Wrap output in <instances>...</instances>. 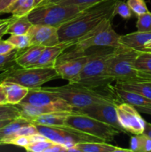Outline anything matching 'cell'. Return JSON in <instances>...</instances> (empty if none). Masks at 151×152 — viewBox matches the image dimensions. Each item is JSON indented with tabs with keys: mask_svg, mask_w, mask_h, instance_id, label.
Instances as JSON below:
<instances>
[{
	"mask_svg": "<svg viewBox=\"0 0 151 152\" xmlns=\"http://www.w3.org/2000/svg\"><path fill=\"white\" fill-rule=\"evenodd\" d=\"M30 39L31 45L44 47L54 46L60 44L58 28L50 25H33L27 33Z\"/></svg>",
	"mask_w": 151,
	"mask_h": 152,
	"instance_id": "obj_13",
	"label": "cell"
},
{
	"mask_svg": "<svg viewBox=\"0 0 151 152\" xmlns=\"http://www.w3.org/2000/svg\"><path fill=\"white\" fill-rule=\"evenodd\" d=\"M115 105L116 104L113 103L95 104L82 108L75 109V111L79 114H84L107 124L110 125L118 129L120 132L125 133L117 118Z\"/></svg>",
	"mask_w": 151,
	"mask_h": 152,
	"instance_id": "obj_11",
	"label": "cell"
},
{
	"mask_svg": "<svg viewBox=\"0 0 151 152\" xmlns=\"http://www.w3.org/2000/svg\"><path fill=\"white\" fill-rule=\"evenodd\" d=\"M32 25V22L29 20L28 16L21 17H15L12 16V20L7 29V34L10 35L27 34Z\"/></svg>",
	"mask_w": 151,
	"mask_h": 152,
	"instance_id": "obj_25",
	"label": "cell"
},
{
	"mask_svg": "<svg viewBox=\"0 0 151 152\" xmlns=\"http://www.w3.org/2000/svg\"><path fill=\"white\" fill-rule=\"evenodd\" d=\"M22 50L15 49L7 54H0V71H4L16 65V57Z\"/></svg>",
	"mask_w": 151,
	"mask_h": 152,
	"instance_id": "obj_30",
	"label": "cell"
},
{
	"mask_svg": "<svg viewBox=\"0 0 151 152\" xmlns=\"http://www.w3.org/2000/svg\"><path fill=\"white\" fill-rule=\"evenodd\" d=\"M133 11L127 4V1L124 0H116L115 3L113 10V16L115 17L116 15L121 16L124 19H130L133 16Z\"/></svg>",
	"mask_w": 151,
	"mask_h": 152,
	"instance_id": "obj_31",
	"label": "cell"
},
{
	"mask_svg": "<svg viewBox=\"0 0 151 152\" xmlns=\"http://www.w3.org/2000/svg\"><path fill=\"white\" fill-rule=\"evenodd\" d=\"M43 1H44V0H35V7L39 5V4H41Z\"/></svg>",
	"mask_w": 151,
	"mask_h": 152,
	"instance_id": "obj_48",
	"label": "cell"
},
{
	"mask_svg": "<svg viewBox=\"0 0 151 152\" xmlns=\"http://www.w3.org/2000/svg\"><path fill=\"white\" fill-rule=\"evenodd\" d=\"M16 1V0H0V14L4 13V10Z\"/></svg>",
	"mask_w": 151,
	"mask_h": 152,
	"instance_id": "obj_41",
	"label": "cell"
},
{
	"mask_svg": "<svg viewBox=\"0 0 151 152\" xmlns=\"http://www.w3.org/2000/svg\"><path fill=\"white\" fill-rule=\"evenodd\" d=\"M151 39V31H136L130 34L121 35L120 43L124 48L136 50H146L144 46Z\"/></svg>",
	"mask_w": 151,
	"mask_h": 152,
	"instance_id": "obj_18",
	"label": "cell"
},
{
	"mask_svg": "<svg viewBox=\"0 0 151 152\" xmlns=\"http://www.w3.org/2000/svg\"><path fill=\"white\" fill-rule=\"evenodd\" d=\"M90 53H85L73 57L57 59L54 68L60 78L73 83L78 77L86 62L90 58Z\"/></svg>",
	"mask_w": 151,
	"mask_h": 152,
	"instance_id": "obj_12",
	"label": "cell"
},
{
	"mask_svg": "<svg viewBox=\"0 0 151 152\" xmlns=\"http://www.w3.org/2000/svg\"><path fill=\"white\" fill-rule=\"evenodd\" d=\"M59 78L54 67L22 68L16 64L0 74V83L10 82L30 89L41 87L44 83Z\"/></svg>",
	"mask_w": 151,
	"mask_h": 152,
	"instance_id": "obj_6",
	"label": "cell"
},
{
	"mask_svg": "<svg viewBox=\"0 0 151 152\" xmlns=\"http://www.w3.org/2000/svg\"><path fill=\"white\" fill-rule=\"evenodd\" d=\"M30 143H31L29 136H19L10 140L8 142V145H13L16 146L25 148Z\"/></svg>",
	"mask_w": 151,
	"mask_h": 152,
	"instance_id": "obj_37",
	"label": "cell"
},
{
	"mask_svg": "<svg viewBox=\"0 0 151 152\" xmlns=\"http://www.w3.org/2000/svg\"><path fill=\"white\" fill-rule=\"evenodd\" d=\"M59 99H61L50 92L44 90L42 87H38L29 89L28 93L27 94L26 96L22 99L21 103L28 104L33 106H41V105L53 103Z\"/></svg>",
	"mask_w": 151,
	"mask_h": 152,
	"instance_id": "obj_15",
	"label": "cell"
},
{
	"mask_svg": "<svg viewBox=\"0 0 151 152\" xmlns=\"http://www.w3.org/2000/svg\"><path fill=\"white\" fill-rule=\"evenodd\" d=\"M130 149L134 152L151 151V139L144 134L133 135L130 138Z\"/></svg>",
	"mask_w": 151,
	"mask_h": 152,
	"instance_id": "obj_27",
	"label": "cell"
},
{
	"mask_svg": "<svg viewBox=\"0 0 151 152\" xmlns=\"http://www.w3.org/2000/svg\"><path fill=\"white\" fill-rule=\"evenodd\" d=\"M113 50V48H100L90 53L88 61L73 83L96 89L106 88L111 85L114 81L108 74V65Z\"/></svg>",
	"mask_w": 151,
	"mask_h": 152,
	"instance_id": "obj_4",
	"label": "cell"
},
{
	"mask_svg": "<svg viewBox=\"0 0 151 152\" xmlns=\"http://www.w3.org/2000/svg\"><path fill=\"white\" fill-rule=\"evenodd\" d=\"M143 134H146L147 136H148L151 139V123H147V122H146L144 131Z\"/></svg>",
	"mask_w": 151,
	"mask_h": 152,
	"instance_id": "obj_44",
	"label": "cell"
},
{
	"mask_svg": "<svg viewBox=\"0 0 151 152\" xmlns=\"http://www.w3.org/2000/svg\"><path fill=\"white\" fill-rule=\"evenodd\" d=\"M12 20V16L8 19H5L3 22L0 23V39L4 37L5 34H7V29Z\"/></svg>",
	"mask_w": 151,
	"mask_h": 152,
	"instance_id": "obj_39",
	"label": "cell"
},
{
	"mask_svg": "<svg viewBox=\"0 0 151 152\" xmlns=\"http://www.w3.org/2000/svg\"><path fill=\"white\" fill-rule=\"evenodd\" d=\"M135 66L139 71L151 77V50L139 51L136 59Z\"/></svg>",
	"mask_w": 151,
	"mask_h": 152,
	"instance_id": "obj_28",
	"label": "cell"
},
{
	"mask_svg": "<svg viewBox=\"0 0 151 152\" xmlns=\"http://www.w3.org/2000/svg\"><path fill=\"white\" fill-rule=\"evenodd\" d=\"M35 7V0H16L3 13H11L15 17L28 16Z\"/></svg>",
	"mask_w": 151,
	"mask_h": 152,
	"instance_id": "obj_23",
	"label": "cell"
},
{
	"mask_svg": "<svg viewBox=\"0 0 151 152\" xmlns=\"http://www.w3.org/2000/svg\"><path fill=\"white\" fill-rule=\"evenodd\" d=\"M144 48H145V50H151V39L150 40V41L148 42L147 43L146 45H145Z\"/></svg>",
	"mask_w": 151,
	"mask_h": 152,
	"instance_id": "obj_47",
	"label": "cell"
},
{
	"mask_svg": "<svg viewBox=\"0 0 151 152\" xmlns=\"http://www.w3.org/2000/svg\"><path fill=\"white\" fill-rule=\"evenodd\" d=\"M7 40L19 50H24L30 46V39L28 34H11Z\"/></svg>",
	"mask_w": 151,
	"mask_h": 152,
	"instance_id": "obj_32",
	"label": "cell"
},
{
	"mask_svg": "<svg viewBox=\"0 0 151 152\" xmlns=\"http://www.w3.org/2000/svg\"><path fill=\"white\" fill-rule=\"evenodd\" d=\"M116 0H107L88 7L58 28L60 43L73 45L78 39L97 26L104 19L114 18ZM71 45V46H72Z\"/></svg>",
	"mask_w": 151,
	"mask_h": 152,
	"instance_id": "obj_1",
	"label": "cell"
},
{
	"mask_svg": "<svg viewBox=\"0 0 151 152\" xmlns=\"http://www.w3.org/2000/svg\"><path fill=\"white\" fill-rule=\"evenodd\" d=\"M16 49L13 45L6 40L0 39V54H7Z\"/></svg>",
	"mask_w": 151,
	"mask_h": 152,
	"instance_id": "obj_38",
	"label": "cell"
},
{
	"mask_svg": "<svg viewBox=\"0 0 151 152\" xmlns=\"http://www.w3.org/2000/svg\"><path fill=\"white\" fill-rule=\"evenodd\" d=\"M72 45L68 43H60L57 45L45 47L36 63L33 67L50 68L54 67L58 57Z\"/></svg>",
	"mask_w": 151,
	"mask_h": 152,
	"instance_id": "obj_17",
	"label": "cell"
},
{
	"mask_svg": "<svg viewBox=\"0 0 151 152\" xmlns=\"http://www.w3.org/2000/svg\"><path fill=\"white\" fill-rule=\"evenodd\" d=\"M65 126H70L92 136L100 138L106 142L113 141L115 137L121 133L118 129L110 125L79 114L76 111L67 117Z\"/></svg>",
	"mask_w": 151,
	"mask_h": 152,
	"instance_id": "obj_8",
	"label": "cell"
},
{
	"mask_svg": "<svg viewBox=\"0 0 151 152\" xmlns=\"http://www.w3.org/2000/svg\"><path fill=\"white\" fill-rule=\"evenodd\" d=\"M1 84L3 85L5 90L7 103L12 105H16L22 102L29 91L28 88L14 83L4 82Z\"/></svg>",
	"mask_w": 151,
	"mask_h": 152,
	"instance_id": "obj_22",
	"label": "cell"
},
{
	"mask_svg": "<svg viewBox=\"0 0 151 152\" xmlns=\"http://www.w3.org/2000/svg\"><path fill=\"white\" fill-rule=\"evenodd\" d=\"M71 113L73 112L60 111V112L49 113V114H41V115L33 117L30 119V120L34 125H41V126H65L67 117Z\"/></svg>",
	"mask_w": 151,
	"mask_h": 152,
	"instance_id": "obj_20",
	"label": "cell"
},
{
	"mask_svg": "<svg viewBox=\"0 0 151 152\" xmlns=\"http://www.w3.org/2000/svg\"><path fill=\"white\" fill-rule=\"evenodd\" d=\"M75 146L79 152H115L117 148L105 142H81Z\"/></svg>",
	"mask_w": 151,
	"mask_h": 152,
	"instance_id": "obj_26",
	"label": "cell"
},
{
	"mask_svg": "<svg viewBox=\"0 0 151 152\" xmlns=\"http://www.w3.org/2000/svg\"><path fill=\"white\" fill-rule=\"evenodd\" d=\"M2 104H7V100L4 86L1 83H0V105Z\"/></svg>",
	"mask_w": 151,
	"mask_h": 152,
	"instance_id": "obj_42",
	"label": "cell"
},
{
	"mask_svg": "<svg viewBox=\"0 0 151 152\" xmlns=\"http://www.w3.org/2000/svg\"><path fill=\"white\" fill-rule=\"evenodd\" d=\"M55 142H52L50 140H41L36 141L30 143L26 148H25L27 151L30 152H44L47 148L51 146Z\"/></svg>",
	"mask_w": 151,
	"mask_h": 152,
	"instance_id": "obj_35",
	"label": "cell"
},
{
	"mask_svg": "<svg viewBox=\"0 0 151 152\" xmlns=\"http://www.w3.org/2000/svg\"><path fill=\"white\" fill-rule=\"evenodd\" d=\"M82 9L74 4L50 3L35 7L28 15L33 25H44L59 28L81 12Z\"/></svg>",
	"mask_w": 151,
	"mask_h": 152,
	"instance_id": "obj_7",
	"label": "cell"
},
{
	"mask_svg": "<svg viewBox=\"0 0 151 152\" xmlns=\"http://www.w3.org/2000/svg\"><path fill=\"white\" fill-rule=\"evenodd\" d=\"M117 118L125 133L133 135L143 134L146 121L142 117L135 106L126 102L115 105Z\"/></svg>",
	"mask_w": 151,
	"mask_h": 152,
	"instance_id": "obj_10",
	"label": "cell"
},
{
	"mask_svg": "<svg viewBox=\"0 0 151 152\" xmlns=\"http://www.w3.org/2000/svg\"><path fill=\"white\" fill-rule=\"evenodd\" d=\"M38 133L55 143H59L68 148L81 142H105L103 140L68 126H47L36 125Z\"/></svg>",
	"mask_w": 151,
	"mask_h": 152,
	"instance_id": "obj_9",
	"label": "cell"
},
{
	"mask_svg": "<svg viewBox=\"0 0 151 152\" xmlns=\"http://www.w3.org/2000/svg\"><path fill=\"white\" fill-rule=\"evenodd\" d=\"M44 48L41 45H31L24 49L16 57V64L22 68L33 67L38 60Z\"/></svg>",
	"mask_w": 151,
	"mask_h": 152,
	"instance_id": "obj_19",
	"label": "cell"
},
{
	"mask_svg": "<svg viewBox=\"0 0 151 152\" xmlns=\"http://www.w3.org/2000/svg\"><path fill=\"white\" fill-rule=\"evenodd\" d=\"M117 86L126 90L136 92L144 97L151 100L150 82H133V83H116Z\"/></svg>",
	"mask_w": 151,
	"mask_h": 152,
	"instance_id": "obj_24",
	"label": "cell"
},
{
	"mask_svg": "<svg viewBox=\"0 0 151 152\" xmlns=\"http://www.w3.org/2000/svg\"><path fill=\"white\" fill-rule=\"evenodd\" d=\"M16 105L20 108L22 116L28 118V120L33 117L41 115V114H49V113L60 112V111L73 112L74 111V108L62 99H59L53 103L41 105V106H33L28 104L21 103V102L16 104Z\"/></svg>",
	"mask_w": 151,
	"mask_h": 152,
	"instance_id": "obj_14",
	"label": "cell"
},
{
	"mask_svg": "<svg viewBox=\"0 0 151 152\" xmlns=\"http://www.w3.org/2000/svg\"><path fill=\"white\" fill-rule=\"evenodd\" d=\"M14 120V119H13ZM12 120H0V129H1L2 127H4L5 125H7V123H10Z\"/></svg>",
	"mask_w": 151,
	"mask_h": 152,
	"instance_id": "obj_46",
	"label": "cell"
},
{
	"mask_svg": "<svg viewBox=\"0 0 151 152\" xmlns=\"http://www.w3.org/2000/svg\"><path fill=\"white\" fill-rule=\"evenodd\" d=\"M44 90L50 92L70 105L74 109H78L95 104L121 102L117 96L107 91V93L92 88L76 83H68L59 87H42Z\"/></svg>",
	"mask_w": 151,
	"mask_h": 152,
	"instance_id": "obj_2",
	"label": "cell"
},
{
	"mask_svg": "<svg viewBox=\"0 0 151 152\" xmlns=\"http://www.w3.org/2000/svg\"><path fill=\"white\" fill-rule=\"evenodd\" d=\"M135 108L141 113L151 115V104L147 105H143V106H136Z\"/></svg>",
	"mask_w": 151,
	"mask_h": 152,
	"instance_id": "obj_43",
	"label": "cell"
},
{
	"mask_svg": "<svg viewBox=\"0 0 151 152\" xmlns=\"http://www.w3.org/2000/svg\"><path fill=\"white\" fill-rule=\"evenodd\" d=\"M127 3L136 16L149 11L145 0H127Z\"/></svg>",
	"mask_w": 151,
	"mask_h": 152,
	"instance_id": "obj_34",
	"label": "cell"
},
{
	"mask_svg": "<svg viewBox=\"0 0 151 152\" xmlns=\"http://www.w3.org/2000/svg\"><path fill=\"white\" fill-rule=\"evenodd\" d=\"M4 20H5V19H0V23H1V22H4Z\"/></svg>",
	"mask_w": 151,
	"mask_h": 152,
	"instance_id": "obj_49",
	"label": "cell"
},
{
	"mask_svg": "<svg viewBox=\"0 0 151 152\" xmlns=\"http://www.w3.org/2000/svg\"><path fill=\"white\" fill-rule=\"evenodd\" d=\"M31 123L32 122L30 120L24 117L12 120L10 123L0 129V145H6L7 141L22 126Z\"/></svg>",
	"mask_w": 151,
	"mask_h": 152,
	"instance_id": "obj_21",
	"label": "cell"
},
{
	"mask_svg": "<svg viewBox=\"0 0 151 152\" xmlns=\"http://www.w3.org/2000/svg\"><path fill=\"white\" fill-rule=\"evenodd\" d=\"M106 89L115 94L121 102H126V103L130 104L135 107L143 106V105H147L151 104L150 99H147L136 92L121 88L117 86L116 85L115 86L110 85L106 88Z\"/></svg>",
	"mask_w": 151,
	"mask_h": 152,
	"instance_id": "obj_16",
	"label": "cell"
},
{
	"mask_svg": "<svg viewBox=\"0 0 151 152\" xmlns=\"http://www.w3.org/2000/svg\"><path fill=\"white\" fill-rule=\"evenodd\" d=\"M23 117L20 108L16 105L2 104L0 105V120H13Z\"/></svg>",
	"mask_w": 151,
	"mask_h": 152,
	"instance_id": "obj_29",
	"label": "cell"
},
{
	"mask_svg": "<svg viewBox=\"0 0 151 152\" xmlns=\"http://www.w3.org/2000/svg\"><path fill=\"white\" fill-rule=\"evenodd\" d=\"M113 18H107L102 21L97 26L80 37L73 43L71 49L65 50L58 59L73 57L85 53L88 49L94 48H117L122 47L120 43L121 35L117 34L113 28Z\"/></svg>",
	"mask_w": 151,
	"mask_h": 152,
	"instance_id": "obj_3",
	"label": "cell"
},
{
	"mask_svg": "<svg viewBox=\"0 0 151 152\" xmlns=\"http://www.w3.org/2000/svg\"><path fill=\"white\" fill-rule=\"evenodd\" d=\"M105 1H107V0H64L59 3L62 4H74V5L80 7L82 10H85L95 4Z\"/></svg>",
	"mask_w": 151,
	"mask_h": 152,
	"instance_id": "obj_36",
	"label": "cell"
},
{
	"mask_svg": "<svg viewBox=\"0 0 151 152\" xmlns=\"http://www.w3.org/2000/svg\"><path fill=\"white\" fill-rule=\"evenodd\" d=\"M44 152H68V148L59 143H53Z\"/></svg>",
	"mask_w": 151,
	"mask_h": 152,
	"instance_id": "obj_40",
	"label": "cell"
},
{
	"mask_svg": "<svg viewBox=\"0 0 151 152\" xmlns=\"http://www.w3.org/2000/svg\"><path fill=\"white\" fill-rule=\"evenodd\" d=\"M64 1V0H44V1H43L42 2L39 4V5H41V4H50V3H59V2H61V1Z\"/></svg>",
	"mask_w": 151,
	"mask_h": 152,
	"instance_id": "obj_45",
	"label": "cell"
},
{
	"mask_svg": "<svg viewBox=\"0 0 151 152\" xmlns=\"http://www.w3.org/2000/svg\"><path fill=\"white\" fill-rule=\"evenodd\" d=\"M136 28L139 31H151V12L147 11L137 16Z\"/></svg>",
	"mask_w": 151,
	"mask_h": 152,
	"instance_id": "obj_33",
	"label": "cell"
},
{
	"mask_svg": "<svg viewBox=\"0 0 151 152\" xmlns=\"http://www.w3.org/2000/svg\"><path fill=\"white\" fill-rule=\"evenodd\" d=\"M139 51L124 47L114 48L108 65V74L114 82L151 83V77L139 71L135 66Z\"/></svg>",
	"mask_w": 151,
	"mask_h": 152,
	"instance_id": "obj_5",
	"label": "cell"
}]
</instances>
